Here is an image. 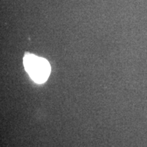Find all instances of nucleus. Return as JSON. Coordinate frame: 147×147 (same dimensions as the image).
<instances>
[{"label":"nucleus","instance_id":"f257e3e1","mask_svg":"<svg viewBox=\"0 0 147 147\" xmlns=\"http://www.w3.org/2000/svg\"><path fill=\"white\" fill-rule=\"evenodd\" d=\"M23 64L25 70L34 81L39 84L47 81L51 70L50 63L47 59L27 54L24 57Z\"/></svg>","mask_w":147,"mask_h":147}]
</instances>
